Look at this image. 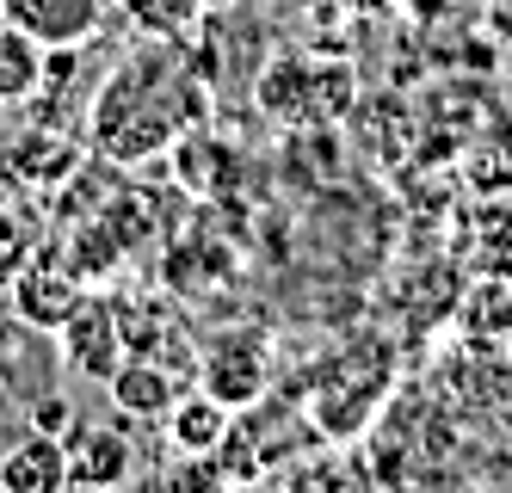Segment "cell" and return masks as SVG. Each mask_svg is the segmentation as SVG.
Segmentation results:
<instances>
[{"instance_id":"17","label":"cell","mask_w":512,"mask_h":493,"mask_svg":"<svg viewBox=\"0 0 512 493\" xmlns=\"http://www.w3.org/2000/svg\"><path fill=\"white\" fill-rule=\"evenodd\" d=\"M482 19H488V31L500 44H512V0H482Z\"/></svg>"},{"instance_id":"1","label":"cell","mask_w":512,"mask_h":493,"mask_svg":"<svg viewBox=\"0 0 512 493\" xmlns=\"http://www.w3.org/2000/svg\"><path fill=\"white\" fill-rule=\"evenodd\" d=\"M210 118V81L179 50V37H142V44L105 74L87 105V142L105 167H142L173 155V142Z\"/></svg>"},{"instance_id":"11","label":"cell","mask_w":512,"mask_h":493,"mask_svg":"<svg viewBox=\"0 0 512 493\" xmlns=\"http://www.w3.org/2000/svg\"><path fill=\"white\" fill-rule=\"evenodd\" d=\"M75 161H81V148L68 142V136H56V130H31L19 148H7L13 179H19V185H31V192H50L56 179L75 173Z\"/></svg>"},{"instance_id":"6","label":"cell","mask_w":512,"mask_h":493,"mask_svg":"<svg viewBox=\"0 0 512 493\" xmlns=\"http://www.w3.org/2000/svg\"><path fill=\"white\" fill-rule=\"evenodd\" d=\"M112 13H118L112 0H0V25H19L44 50H68V44L87 50Z\"/></svg>"},{"instance_id":"3","label":"cell","mask_w":512,"mask_h":493,"mask_svg":"<svg viewBox=\"0 0 512 493\" xmlns=\"http://www.w3.org/2000/svg\"><path fill=\"white\" fill-rule=\"evenodd\" d=\"M198 389L216 395L229 413L260 407L272 389V339L253 333V327H229V333H210L198 346Z\"/></svg>"},{"instance_id":"9","label":"cell","mask_w":512,"mask_h":493,"mask_svg":"<svg viewBox=\"0 0 512 493\" xmlns=\"http://www.w3.org/2000/svg\"><path fill=\"white\" fill-rule=\"evenodd\" d=\"M62 487H68L62 438L25 426L13 444H0V493H62Z\"/></svg>"},{"instance_id":"13","label":"cell","mask_w":512,"mask_h":493,"mask_svg":"<svg viewBox=\"0 0 512 493\" xmlns=\"http://www.w3.org/2000/svg\"><path fill=\"white\" fill-rule=\"evenodd\" d=\"M112 7H118L142 37H179V44H186V37L198 31V19L210 13L204 0H112Z\"/></svg>"},{"instance_id":"12","label":"cell","mask_w":512,"mask_h":493,"mask_svg":"<svg viewBox=\"0 0 512 493\" xmlns=\"http://www.w3.org/2000/svg\"><path fill=\"white\" fill-rule=\"evenodd\" d=\"M44 44L19 25H0V105H25L44 93Z\"/></svg>"},{"instance_id":"16","label":"cell","mask_w":512,"mask_h":493,"mask_svg":"<svg viewBox=\"0 0 512 493\" xmlns=\"http://www.w3.org/2000/svg\"><path fill=\"white\" fill-rule=\"evenodd\" d=\"M25 413H31V426H38V432H50V438H62L68 426H75V407H68V395H62V389H44V395L31 401Z\"/></svg>"},{"instance_id":"5","label":"cell","mask_w":512,"mask_h":493,"mask_svg":"<svg viewBox=\"0 0 512 493\" xmlns=\"http://www.w3.org/2000/svg\"><path fill=\"white\" fill-rule=\"evenodd\" d=\"M56 339H62V364L75 370V376H87V383H105L118 364H124V321H118V302H105V296H87L75 315H68L62 327H56Z\"/></svg>"},{"instance_id":"7","label":"cell","mask_w":512,"mask_h":493,"mask_svg":"<svg viewBox=\"0 0 512 493\" xmlns=\"http://www.w3.org/2000/svg\"><path fill=\"white\" fill-rule=\"evenodd\" d=\"M62 450H68V487H124L136 475V450H130L124 426L75 420L62 432Z\"/></svg>"},{"instance_id":"14","label":"cell","mask_w":512,"mask_h":493,"mask_svg":"<svg viewBox=\"0 0 512 493\" xmlns=\"http://www.w3.org/2000/svg\"><path fill=\"white\" fill-rule=\"evenodd\" d=\"M44 253V229H38V216L19 210V204H0V290H7L31 259Z\"/></svg>"},{"instance_id":"10","label":"cell","mask_w":512,"mask_h":493,"mask_svg":"<svg viewBox=\"0 0 512 493\" xmlns=\"http://www.w3.org/2000/svg\"><path fill=\"white\" fill-rule=\"evenodd\" d=\"M229 426H235V413L204 389H186L167 413V432H173V444L186 450V457H216V444L229 438Z\"/></svg>"},{"instance_id":"8","label":"cell","mask_w":512,"mask_h":493,"mask_svg":"<svg viewBox=\"0 0 512 493\" xmlns=\"http://www.w3.org/2000/svg\"><path fill=\"white\" fill-rule=\"evenodd\" d=\"M105 395H112V407L124 420H167L173 401L186 395V376L149 352H124V364L105 376Z\"/></svg>"},{"instance_id":"18","label":"cell","mask_w":512,"mask_h":493,"mask_svg":"<svg viewBox=\"0 0 512 493\" xmlns=\"http://www.w3.org/2000/svg\"><path fill=\"white\" fill-rule=\"evenodd\" d=\"M204 7H241V0H204Z\"/></svg>"},{"instance_id":"4","label":"cell","mask_w":512,"mask_h":493,"mask_svg":"<svg viewBox=\"0 0 512 493\" xmlns=\"http://www.w3.org/2000/svg\"><path fill=\"white\" fill-rule=\"evenodd\" d=\"M81 302H87V278H81L56 247H44V253L7 284V309H13L25 327H38V333H56L68 315L81 309Z\"/></svg>"},{"instance_id":"2","label":"cell","mask_w":512,"mask_h":493,"mask_svg":"<svg viewBox=\"0 0 512 493\" xmlns=\"http://www.w3.org/2000/svg\"><path fill=\"white\" fill-rule=\"evenodd\" d=\"M260 111L284 130H315V124H334L340 111L358 99V74L340 56H315V50H290L272 56L260 68Z\"/></svg>"},{"instance_id":"15","label":"cell","mask_w":512,"mask_h":493,"mask_svg":"<svg viewBox=\"0 0 512 493\" xmlns=\"http://www.w3.org/2000/svg\"><path fill=\"white\" fill-rule=\"evenodd\" d=\"M414 25H451V19H469L482 13V0H395Z\"/></svg>"}]
</instances>
